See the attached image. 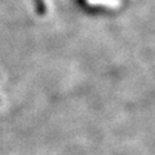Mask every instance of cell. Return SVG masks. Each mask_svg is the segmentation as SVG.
I'll return each mask as SVG.
<instances>
[{"label": "cell", "mask_w": 155, "mask_h": 155, "mask_svg": "<svg viewBox=\"0 0 155 155\" xmlns=\"http://www.w3.org/2000/svg\"><path fill=\"white\" fill-rule=\"evenodd\" d=\"M86 2L91 6H100L113 9L121 6V0H86Z\"/></svg>", "instance_id": "obj_1"}]
</instances>
